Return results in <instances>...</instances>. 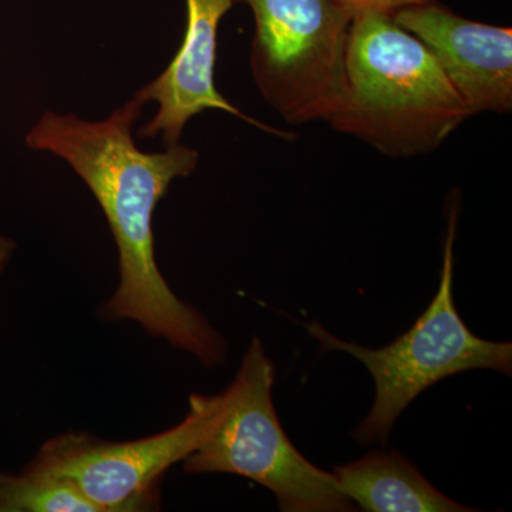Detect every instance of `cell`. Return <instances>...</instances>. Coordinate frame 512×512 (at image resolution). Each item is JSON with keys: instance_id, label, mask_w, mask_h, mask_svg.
Instances as JSON below:
<instances>
[{"instance_id": "cell-1", "label": "cell", "mask_w": 512, "mask_h": 512, "mask_svg": "<svg viewBox=\"0 0 512 512\" xmlns=\"http://www.w3.org/2000/svg\"><path fill=\"white\" fill-rule=\"evenodd\" d=\"M144 107L134 94L103 120L47 110L26 134L25 143L69 165L106 215L119 254V285L101 305V318L131 320L204 366L222 365L227 340L168 286L158 268L154 241L158 202L175 180L197 170L200 153L181 141L158 153L140 150L133 133Z\"/></svg>"}, {"instance_id": "cell-2", "label": "cell", "mask_w": 512, "mask_h": 512, "mask_svg": "<svg viewBox=\"0 0 512 512\" xmlns=\"http://www.w3.org/2000/svg\"><path fill=\"white\" fill-rule=\"evenodd\" d=\"M470 117L429 47L390 13H355L333 130L384 156L412 158L436 151Z\"/></svg>"}, {"instance_id": "cell-3", "label": "cell", "mask_w": 512, "mask_h": 512, "mask_svg": "<svg viewBox=\"0 0 512 512\" xmlns=\"http://www.w3.org/2000/svg\"><path fill=\"white\" fill-rule=\"evenodd\" d=\"M448 204L440 286L412 328L382 349H369L336 338L318 322L305 325L322 350L355 356L375 380V403L353 430V439L363 446H386L394 424L409 404L446 377L478 369L511 376V343L478 338L467 328L454 303V239L460 200Z\"/></svg>"}, {"instance_id": "cell-4", "label": "cell", "mask_w": 512, "mask_h": 512, "mask_svg": "<svg viewBox=\"0 0 512 512\" xmlns=\"http://www.w3.org/2000/svg\"><path fill=\"white\" fill-rule=\"evenodd\" d=\"M275 367L264 345L252 338L227 406L204 443L183 461L188 474H235L271 491L282 512H348L355 504L299 453L286 436L272 399Z\"/></svg>"}, {"instance_id": "cell-5", "label": "cell", "mask_w": 512, "mask_h": 512, "mask_svg": "<svg viewBox=\"0 0 512 512\" xmlns=\"http://www.w3.org/2000/svg\"><path fill=\"white\" fill-rule=\"evenodd\" d=\"M252 10L251 72L266 103L288 124L326 121L346 93L355 12L339 0H235Z\"/></svg>"}, {"instance_id": "cell-6", "label": "cell", "mask_w": 512, "mask_h": 512, "mask_svg": "<svg viewBox=\"0 0 512 512\" xmlns=\"http://www.w3.org/2000/svg\"><path fill=\"white\" fill-rule=\"evenodd\" d=\"M225 406V390L191 394L180 423L138 440L109 441L69 431L47 440L29 467L72 481L100 512L153 510L164 474L211 436Z\"/></svg>"}, {"instance_id": "cell-7", "label": "cell", "mask_w": 512, "mask_h": 512, "mask_svg": "<svg viewBox=\"0 0 512 512\" xmlns=\"http://www.w3.org/2000/svg\"><path fill=\"white\" fill-rule=\"evenodd\" d=\"M393 18L436 56L471 114L512 110V29L456 15L437 0L410 5Z\"/></svg>"}, {"instance_id": "cell-8", "label": "cell", "mask_w": 512, "mask_h": 512, "mask_svg": "<svg viewBox=\"0 0 512 512\" xmlns=\"http://www.w3.org/2000/svg\"><path fill=\"white\" fill-rule=\"evenodd\" d=\"M185 5L187 26L177 55L160 76L136 93L144 104H157L156 116L140 128V136L160 137L165 147L174 146L192 117L205 110H221L269 134L293 140L291 131L266 126L242 113L215 87L218 29L235 0H185Z\"/></svg>"}, {"instance_id": "cell-9", "label": "cell", "mask_w": 512, "mask_h": 512, "mask_svg": "<svg viewBox=\"0 0 512 512\" xmlns=\"http://www.w3.org/2000/svg\"><path fill=\"white\" fill-rule=\"evenodd\" d=\"M332 476L346 497L367 512H471L440 493L399 451L373 450L333 467Z\"/></svg>"}, {"instance_id": "cell-10", "label": "cell", "mask_w": 512, "mask_h": 512, "mask_svg": "<svg viewBox=\"0 0 512 512\" xmlns=\"http://www.w3.org/2000/svg\"><path fill=\"white\" fill-rule=\"evenodd\" d=\"M0 512H100L66 478L28 467L16 476H0Z\"/></svg>"}, {"instance_id": "cell-11", "label": "cell", "mask_w": 512, "mask_h": 512, "mask_svg": "<svg viewBox=\"0 0 512 512\" xmlns=\"http://www.w3.org/2000/svg\"><path fill=\"white\" fill-rule=\"evenodd\" d=\"M343 5L348 6L353 12L359 10H377V12L390 13L393 15L397 10L410 5L429 2V0H339Z\"/></svg>"}, {"instance_id": "cell-12", "label": "cell", "mask_w": 512, "mask_h": 512, "mask_svg": "<svg viewBox=\"0 0 512 512\" xmlns=\"http://www.w3.org/2000/svg\"><path fill=\"white\" fill-rule=\"evenodd\" d=\"M13 249H15L13 241L0 235V272L3 271L9 259L12 258Z\"/></svg>"}]
</instances>
